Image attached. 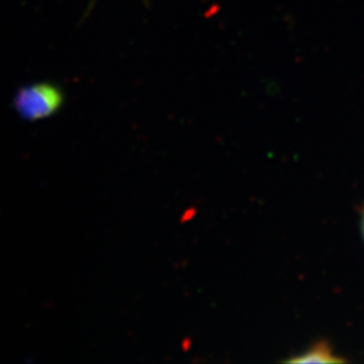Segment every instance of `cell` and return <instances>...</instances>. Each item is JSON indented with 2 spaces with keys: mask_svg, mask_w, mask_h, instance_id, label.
<instances>
[{
  "mask_svg": "<svg viewBox=\"0 0 364 364\" xmlns=\"http://www.w3.org/2000/svg\"><path fill=\"white\" fill-rule=\"evenodd\" d=\"M64 105V93L52 82H34L22 87L14 97V108L18 115L37 122L50 117Z\"/></svg>",
  "mask_w": 364,
  "mask_h": 364,
  "instance_id": "1",
  "label": "cell"
},
{
  "mask_svg": "<svg viewBox=\"0 0 364 364\" xmlns=\"http://www.w3.org/2000/svg\"><path fill=\"white\" fill-rule=\"evenodd\" d=\"M289 362L291 363H340L343 362V359L335 356L332 348L326 343L320 341L316 346H313L311 350L304 352L297 358L290 359Z\"/></svg>",
  "mask_w": 364,
  "mask_h": 364,
  "instance_id": "2",
  "label": "cell"
},
{
  "mask_svg": "<svg viewBox=\"0 0 364 364\" xmlns=\"http://www.w3.org/2000/svg\"><path fill=\"white\" fill-rule=\"evenodd\" d=\"M363 235H364V213H363Z\"/></svg>",
  "mask_w": 364,
  "mask_h": 364,
  "instance_id": "3",
  "label": "cell"
}]
</instances>
